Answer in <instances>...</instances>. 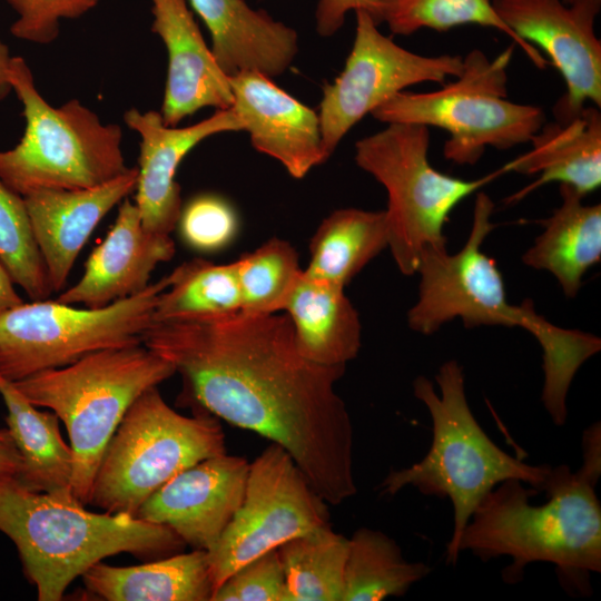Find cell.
<instances>
[{
  "label": "cell",
  "instance_id": "34",
  "mask_svg": "<svg viewBox=\"0 0 601 601\" xmlns=\"http://www.w3.org/2000/svg\"><path fill=\"white\" fill-rule=\"evenodd\" d=\"M177 226L187 246L200 253H215L236 239L239 217L223 196L201 194L181 207Z\"/></svg>",
  "mask_w": 601,
  "mask_h": 601
},
{
  "label": "cell",
  "instance_id": "32",
  "mask_svg": "<svg viewBox=\"0 0 601 601\" xmlns=\"http://www.w3.org/2000/svg\"><path fill=\"white\" fill-rule=\"evenodd\" d=\"M235 263L242 312L274 314L284 311L303 272L297 252L287 240L273 237Z\"/></svg>",
  "mask_w": 601,
  "mask_h": 601
},
{
  "label": "cell",
  "instance_id": "10",
  "mask_svg": "<svg viewBox=\"0 0 601 601\" xmlns=\"http://www.w3.org/2000/svg\"><path fill=\"white\" fill-rule=\"evenodd\" d=\"M225 452L217 417L201 410L191 417L181 415L157 386L150 387L129 406L109 440L89 504L136 516L141 504L176 474Z\"/></svg>",
  "mask_w": 601,
  "mask_h": 601
},
{
  "label": "cell",
  "instance_id": "30",
  "mask_svg": "<svg viewBox=\"0 0 601 601\" xmlns=\"http://www.w3.org/2000/svg\"><path fill=\"white\" fill-rule=\"evenodd\" d=\"M154 311V322L226 315L242 309L236 263L195 258L168 275Z\"/></svg>",
  "mask_w": 601,
  "mask_h": 601
},
{
  "label": "cell",
  "instance_id": "23",
  "mask_svg": "<svg viewBox=\"0 0 601 601\" xmlns=\"http://www.w3.org/2000/svg\"><path fill=\"white\" fill-rule=\"evenodd\" d=\"M344 289L302 272L284 307L297 349L314 363L346 366L358 354L362 325Z\"/></svg>",
  "mask_w": 601,
  "mask_h": 601
},
{
  "label": "cell",
  "instance_id": "5",
  "mask_svg": "<svg viewBox=\"0 0 601 601\" xmlns=\"http://www.w3.org/2000/svg\"><path fill=\"white\" fill-rule=\"evenodd\" d=\"M433 383L418 376L415 397L432 418V443L426 455L406 469L392 470L380 484L381 495H395L411 485L421 493L447 497L453 506V532L446 546V564L455 565L461 535L477 504L499 483L518 479L542 491L551 466L531 465L500 449L475 420L466 400L462 366L451 359Z\"/></svg>",
  "mask_w": 601,
  "mask_h": 601
},
{
  "label": "cell",
  "instance_id": "4",
  "mask_svg": "<svg viewBox=\"0 0 601 601\" xmlns=\"http://www.w3.org/2000/svg\"><path fill=\"white\" fill-rule=\"evenodd\" d=\"M0 531L14 543L39 601L61 600L77 577L107 556L160 559L186 545L168 526L90 512L72 492H36L9 475H0Z\"/></svg>",
  "mask_w": 601,
  "mask_h": 601
},
{
  "label": "cell",
  "instance_id": "1",
  "mask_svg": "<svg viewBox=\"0 0 601 601\" xmlns=\"http://www.w3.org/2000/svg\"><path fill=\"white\" fill-rule=\"evenodd\" d=\"M142 345L174 365L187 401L282 446L327 504L356 494L353 425L335 391L346 366L304 357L286 314L154 322Z\"/></svg>",
  "mask_w": 601,
  "mask_h": 601
},
{
  "label": "cell",
  "instance_id": "7",
  "mask_svg": "<svg viewBox=\"0 0 601 601\" xmlns=\"http://www.w3.org/2000/svg\"><path fill=\"white\" fill-rule=\"evenodd\" d=\"M10 83L22 105L26 129L20 142L0 150V180L24 196L37 189H86L126 173L122 129L71 99L51 106L38 91L31 69L13 57Z\"/></svg>",
  "mask_w": 601,
  "mask_h": 601
},
{
  "label": "cell",
  "instance_id": "26",
  "mask_svg": "<svg viewBox=\"0 0 601 601\" xmlns=\"http://www.w3.org/2000/svg\"><path fill=\"white\" fill-rule=\"evenodd\" d=\"M0 395L8 410L7 428L22 459L17 479L36 492H72V450L61 436L57 414L37 410L14 383L1 374Z\"/></svg>",
  "mask_w": 601,
  "mask_h": 601
},
{
  "label": "cell",
  "instance_id": "31",
  "mask_svg": "<svg viewBox=\"0 0 601 601\" xmlns=\"http://www.w3.org/2000/svg\"><path fill=\"white\" fill-rule=\"evenodd\" d=\"M380 22L394 35L408 36L421 29L447 31L464 24L493 28L508 36L539 69L546 59L534 46L519 40L495 12L492 0H383Z\"/></svg>",
  "mask_w": 601,
  "mask_h": 601
},
{
  "label": "cell",
  "instance_id": "21",
  "mask_svg": "<svg viewBox=\"0 0 601 601\" xmlns=\"http://www.w3.org/2000/svg\"><path fill=\"white\" fill-rule=\"evenodd\" d=\"M209 31L211 51L228 76L257 70L270 78L289 69L298 52L295 29L245 0H187Z\"/></svg>",
  "mask_w": 601,
  "mask_h": 601
},
{
  "label": "cell",
  "instance_id": "17",
  "mask_svg": "<svg viewBox=\"0 0 601 601\" xmlns=\"http://www.w3.org/2000/svg\"><path fill=\"white\" fill-rule=\"evenodd\" d=\"M228 79L231 108L254 149L276 159L295 179L327 160L318 112L260 71L244 70Z\"/></svg>",
  "mask_w": 601,
  "mask_h": 601
},
{
  "label": "cell",
  "instance_id": "42",
  "mask_svg": "<svg viewBox=\"0 0 601 601\" xmlns=\"http://www.w3.org/2000/svg\"><path fill=\"white\" fill-rule=\"evenodd\" d=\"M565 3H571L573 0H562Z\"/></svg>",
  "mask_w": 601,
  "mask_h": 601
},
{
  "label": "cell",
  "instance_id": "24",
  "mask_svg": "<svg viewBox=\"0 0 601 601\" xmlns=\"http://www.w3.org/2000/svg\"><path fill=\"white\" fill-rule=\"evenodd\" d=\"M81 579L90 595L107 601H206L214 592L207 553L197 549L134 566L99 561Z\"/></svg>",
  "mask_w": 601,
  "mask_h": 601
},
{
  "label": "cell",
  "instance_id": "36",
  "mask_svg": "<svg viewBox=\"0 0 601 601\" xmlns=\"http://www.w3.org/2000/svg\"><path fill=\"white\" fill-rule=\"evenodd\" d=\"M285 575L278 550H270L233 572L213 601H283Z\"/></svg>",
  "mask_w": 601,
  "mask_h": 601
},
{
  "label": "cell",
  "instance_id": "19",
  "mask_svg": "<svg viewBox=\"0 0 601 601\" xmlns=\"http://www.w3.org/2000/svg\"><path fill=\"white\" fill-rule=\"evenodd\" d=\"M137 167L86 189H37L23 197L53 292H60L99 221L136 189Z\"/></svg>",
  "mask_w": 601,
  "mask_h": 601
},
{
  "label": "cell",
  "instance_id": "39",
  "mask_svg": "<svg viewBox=\"0 0 601 601\" xmlns=\"http://www.w3.org/2000/svg\"><path fill=\"white\" fill-rule=\"evenodd\" d=\"M21 469L22 459L8 428H0V475L17 477Z\"/></svg>",
  "mask_w": 601,
  "mask_h": 601
},
{
  "label": "cell",
  "instance_id": "22",
  "mask_svg": "<svg viewBox=\"0 0 601 601\" xmlns=\"http://www.w3.org/2000/svg\"><path fill=\"white\" fill-rule=\"evenodd\" d=\"M529 142L531 149L501 168L504 174L538 175V178L511 195L506 203H516L554 181L573 187L583 197L600 187V108L584 106L573 116L545 121Z\"/></svg>",
  "mask_w": 601,
  "mask_h": 601
},
{
  "label": "cell",
  "instance_id": "11",
  "mask_svg": "<svg viewBox=\"0 0 601 601\" xmlns=\"http://www.w3.org/2000/svg\"><path fill=\"white\" fill-rule=\"evenodd\" d=\"M168 276L100 308L48 299L0 314V374L11 382L70 365L98 351L142 344Z\"/></svg>",
  "mask_w": 601,
  "mask_h": 601
},
{
  "label": "cell",
  "instance_id": "3",
  "mask_svg": "<svg viewBox=\"0 0 601 601\" xmlns=\"http://www.w3.org/2000/svg\"><path fill=\"white\" fill-rule=\"evenodd\" d=\"M593 479L568 465L551 467L542 491L546 502L530 504L536 489L518 479L494 486L473 511L459 542L486 562L508 555V583L523 579L533 562L553 563L562 587L577 597L591 593L590 574L601 571V504Z\"/></svg>",
  "mask_w": 601,
  "mask_h": 601
},
{
  "label": "cell",
  "instance_id": "9",
  "mask_svg": "<svg viewBox=\"0 0 601 601\" xmlns=\"http://www.w3.org/2000/svg\"><path fill=\"white\" fill-rule=\"evenodd\" d=\"M430 128L387 124L355 144L356 165L387 193L388 248L403 275L416 274L426 248H445L444 226L466 197L504 174L502 168L465 180L443 174L428 160Z\"/></svg>",
  "mask_w": 601,
  "mask_h": 601
},
{
  "label": "cell",
  "instance_id": "8",
  "mask_svg": "<svg viewBox=\"0 0 601 601\" xmlns=\"http://www.w3.org/2000/svg\"><path fill=\"white\" fill-rule=\"evenodd\" d=\"M514 45L490 59L473 49L453 81L428 92L401 91L371 115L385 124H414L449 132L445 159L474 165L487 147L510 149L529 142L545 122L542 108L508 98V68Z\"/></svg>",
  "mask_w": 601,
  "mask_h": 601
},
{
  "label": "cell",
  "instance_id": "40",
  "mask_svg": "<svg viewBox=\"0 0 601 601\" xmlns=\"http://www.w3.org/2000/svg\"><path fill=\"white\" fill-rule=\"evenodd\" d=\"M13 284L7 267L0 258V314L23 303Z\"/></svg>",
  "mask_w": 601,
  "mask_h": 601
},
{
  "label": "cell",
  "instance_id": "29",
  "mask_svg": "<svg viewBox=\"0 0 601 601\" xmlns=\"http://www.w3.org/2000/svg\"><path fill=\"white\" fill-rule=\"evenodd\" d=\"M349 540L342 601H381L402 597L430 572L423 562H408L385 533L359 528Z\"/></svg>",
  "mask_w": 601,
  "mask_h": 601
},
{
  "label": "cell",
  "instance_id": "13",
  "mask_svg": "<svg viewBox=\"0 0 601 601\" xmlns=\"http://www.w3.org/2000/svg\"><path fill=\"white\" fill-rule=\"evenodd\" d=\"M355 14L352 50L341 73L324 85L319 104L327 159L358 121L392 97L422 82L443 85L449 77H457L463 67L462 56L410 51L383 35L368 13Z\"/></svg>",
  "mask_w": 601,
  "mask_h": 601
},
{
  "label": "cell",
  "instance_id": "18",
  "mask_svg": "<svg viewBox=\"0 0 601 601\" xmlns=\"http://www.w3.org/2000/svg\"><path fill=\"white\" fill-rule=\"evenodd\" d=\"M156 33L166 47L168 69L161 105L167 126L207 107L228 109L234 97L228 76L207 46L187 0H150Z\"/></svg>",
  "mask_w": 601,
  "mask_h": 601
},
{
  "label": "cell",
  "instance_id": "6",
  "mask_svg": "<svg viewBox=\"0 0 601 601\" xmlns=\"http://www.w3.org/2000/svg\"><path fill=\"white\" fill-rule=\"evenodd\" d=\"M175 373L170 362L140 344L98 351L13 383L65 423L73 456L71 491L87 505L104 451L127 410Z\"/></svg>",
  "mask_w": 601,
  "mask_h": 601
},
{
  "label": "cell",
  "instance_id": "28",
  "mask_svg": "<svg viewBox=\"0 0 601 601\" xmlns=\"http://www.w3.org/2000/svg\"><path fill=\"white\" fill-rule=\"evenodd\" d=\"M348 545L329 523L282 544L283 601H342Z\"/></svg>",
  "mask_w": 601,
  "mask_h": 601
},
{
  "label": "cell",
  "instance_id": "2",
  "mask_svg": "<svg viewBox=\"0 0 601 601\" xmlns=\"http://www.w3.org/2000/svg\"><path fill=\"white\" fill-rule=\"evenodd\" d=\"M493 200L479 191L473 220L464 246L455 254L446 248L422 252L418 297L407 313L411 329L431 335L453 318L467 328L480 325L521 327L531 333L542 348L544 382L542 403L555 425L566 420V395L580 366L601 348L594 335L553 325L534 309L530 299L510 304L495 262L482 252L492 223Z\"/></svg>",
  "mask_w": 601,
  "mask_h": 601
},
{
  "label": "cell",
  "instance_id": "12",
  "mask_svg": "<svg viewBox=\"0 0 601 601\" xmlns=\"http://www.w3.org/2000/svg\"><path fill=\"white\" fill-rule=\"evenodd\" d=\"M326 504L282 446H267L249 463L242 504L206 551L214 591L247 562L327 524Z\"/></svg>",
  "mask_w": 601,
  "mask_h": 601
},
{
  "label": "cell",
  "instance_id": "14",
  "mask_svg": "<svg viewBox=\"0 0 601 601\" xmlns=\"http://www.w3.org/2000/svg\"><path fill=\"white\" fill-rule=\"evenodd\" d=\"M505 26L524 43L545 52L565 82L555 118L601 106V41L595 20L601 0H492Z\"/></svg>",
  "mask_w": 601,
  "mask_h": 601
},
{
  "label": "cell",
  "instance_id": "15",
  "mask_svg": "<svg viewBox=\"0 0 601 601\" xmlns=\"http://www.w3.org/2000/svg\"><path fill=\"white\" fill-rule=\"evenodd\" d=\"M249 463L225 453L176 474L139 508L136 516L171 529L185 544L208 551L244 499Z\"/></svg>",
  "mask_w": 601,
  "mask_h": 601
},
{
  "label": "cell",
  "instance_id": "25",
  "mask_svg": "<svg viewBox=\"0 0 601 601\" xmlns=\"http://www.w3.org/2000/svg\"><path fill=\"white\" fill-rule=\"evenodd\" d=\"M561 205L542 220L544 230L522 256L532 268L548 270L569 298L574 297L587 270L601 259V205L583 204L573 187L560 184Z\"/></svg>",
  "mask_w": 601,
  "mask_h": 601
},
{
  "label": "cell",
  "instance_id": "33",
  "mask_svg": "<svg viewBox=\"0 0 601 601\" xmlns=\"http://www.w3.org/2000/svg\"><path fill=\"white\" fill-rule=\"evenodd\" d=\"M0 258L14 284L32 300L53 292L36 244L23 197L0 180Z\"/></svg>",
  "mask_w": 601,
  "mask_h": 601
},
{
  "label": "cell",
  "instance_id": "37",
  "mask_svg": "<svg viewBox=\"0 0 601 601\" xmlns=\"http://www.w3.org/2000/svg\"><path fill=\"white\" fill-rule=\"evenodd\" d=\"M383 0H318L315 10V29L321 37L335 35L351 11H364L378 26Z\"/></svg>",
  "mask_w": 601,
  "mask_h": 601
},
{
  "label": "cell",
  "instance_id": "38",
  "mask_svg": "<svg viewBox=\"0 0 601 601\" xmlns=\"http://www.w3.org/2000/svg\"><path fill=\"white\" fill-rule=\"evenodd\" d=\"M582 445L583 464L580 470L599 480L601 474V428L599 422L584 431Z\"/></svg>",
  "mask_w": 601,
  "mask_h": 601
},
{
  "label": "cell",
  "instance_id": "41",
  "mask_svg": "<svg viewBox=\"0 0 601 601\" xmlns=\"http://www.w3.org/2000/svg\"><path fill=\"white\" fill-rule=\"evenodd\" d=\"M12 58L9 47L0 39V100L6 98L12 90L10 83V68Z\"/></svg>",
  "mask_w": 601,
  "mask_h": 601
},
{
  "label": "cell",
  "instance_id": "27",
  "mask_svg": "<svg viewBox=\"0 0 601 601\" xmlns=\"http://www.w3.org/2000/svg\"><path fill=\"white\" fill-rule=\"evenodd\" d=\"M386 247L388 226L385 210L336 209L313 235L311 259L303 274L345 288Z\"/></svg>",
  "mask_w": 601,
  "mask_h": 601
},
{
  "label": "cell",
  "instance_id": "16",
  "mask_svg": "<svg viewBox=\"0 0 601 601\" xmlns=\"http://www.w3.org/2000/svg\"><path fill=\"white\" fill-rule=\"evenodd\" d=\"M124 121L140 137L135 204L142 226L150 233L170 235L183 207L176 181L181 160L205 139L243 131V125L231 107L217 109L208 118L181 128L167 126L160 111L136 108L124 114Z\"/></svg>",
  "mask_w": 601,
  "mask_h": 601
},
{
  "label": "cell",
  "instance_id": "20",
  "mask_svg": "<svg viewBox=\"0 0 601 601\" xmlns=\"http://www.w3.org/2000/svg\"><path fill=\"white\" fill-rule=\"evenodd\" d=\"M170 235L146 230L135 203L125 198L115 224L90 254L81 278L57 300L105 307L142 292L154 269L175 255Z\"/></svg>",
  "mask_w": 601,
  "mask_h": 601
},
{
  "label": "cell",
  "instance_id": "35",
  "mask_svg": "<svg viewBox=\"0 0 601 601\" xmlns=\"http://www.w3.org/2000/svg\"><path fill=\"white\" fill-rule=\"evenodd\" d=\"M17 13L10 27L16 38L49 45L60 33L62 20L78 19L97 7L99 0H4Z\"/></svg>",
  "mask_w": 601,
  "mask_h": 601
}]
</instances>
